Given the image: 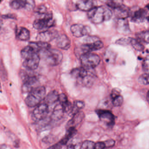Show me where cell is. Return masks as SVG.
<instances>
[{
    "label": "cell",
    "mask_w": 149,
    "mask_h": 149,
    "mask_svg": "<svg viewBox=\"0 0 149 149\" xmlns=\"http://www.w3.org/2000/svg\"><path fill=\"white\" fill-rule=\"evenodd\" d=\"M92 69H88L84 67L73 69L70 74L77 80L80 85L87 88H90L95 82V75L91 72Z\"/></svg>",
    "instance_id": "1"
},
{
    "label": "cell",
    "mask_w": 149,
    "mask_h": 149,
    "mask_svg": "<svg viewBox=\"0 0 149 149\" xmlns=\"http://www.w3.org/2000/svg\"><path fill=\"white\" fill-rule=\"evenodd\" d=\"M112 14V12L109 7L100 6L93 7L88 12L87 15L92 23L98 24L110 19Z\"/></svg>",
    "instance_id": "2"
},
{
    "label": "cell",
    "mask_w": 149,
    "mask_h": 149,
    "mask_svg": "<svg viewBox=\"0 0 149 149\" xmlns=\"http://www.w3.org/2000/svg\"><path fill=\"white\" fill-rule=\"evenodd\" d=\"M103 47V43L98 37L95 36H88L86 38L85 43L77 47L75 49V53L77 56L80 57L84 54L99 50Z\"/></svg>",
    "instance_id": "3"
},
{
    "label": "cell",
    "mask_w": 149,
    "mask_h": 149,
    "mask_svg": "<svg viewBox=\"0 0 149 149\" xmlns=\"http://www.w3.org/2000/svg\"><path fill=\"white\" fill-rule=\"evenodd\" d=\"M23 84L22 87V91L23 93H29L33 90L39 86V81L37 76L29 73L28 71L22 70L20 72Z\"/></svg>",
    "instance_id": "4"
},
{
    "label": "cell",
    "mask_w": 149,
    "mask_h": 149,
    "mask_svg": "<svg viewBox=\"0 0 149 149\" xmlns=\"http://www.w3.org/2000/svg\"><path fill=\"white\" fill-rule=\"evenodd\" d=\"M46 90L44 86H40L33 90L25 99V102L29 107H36L45 98Z\"/></svg>",
    "instance_id": "5"
},
{
    "label": "cell",
    "mask_w": 149,
    "mask_h": 149,
    "mask_svg": "<svg viewBox=\"0 0 149 149\" xmlns=\"http://www.w3.org/2000/svg\"><path fill=\"white\" fill-rule=\"evenodd\" d=\"M43 58L48 65L56 66L59 65L61 62L63 55L58 49L50 48L43 52Z\"/></svg>",
    "instance_id": "6"
},
{
    "label": "cell",
    "mask_w": 149,
    "mask_h": 149,
    "mask_svg": "<svg viewBox=\"0 0 149 149\" xmlns=\"http://www.w3.org/2000/svg\"><path fill=\"white\" fill-rule=\"evenodd\" d=\"M82 67L88 69H93L98 66L101 61V59L98 55L89 53L84 54L80 57Z\"/></svg>",
    "instance_id": "7"
},
{
    "label": "cell",
    "mask_w": 149,
    "mask_h": 149,
    "mask_svg": "<svg viewBox=\"0 0 149 149\" xmlns=\"http://www.w3.org/2000/svg\"><path fill=\"white\" fill-rule=\"evenodd\" d=\"M54 21L53 18V14L51 12L41 15V17L37 18L34 22V28L38 30L50 28L54 25Z\"/></svg>",
    "instance_id": "8"
},
{
    "label": "cell",
    "mask_w": 149,
    "mask_h": 149,
    "mask_svg": "<svg viewBox=\"0 0 149 149\" xmlns=\"http://www.w3.org/2000/svg\"><path fill=\"white\" fill-rule=\"evenodd\" d=\"M96 113L101 121L109 127H112L115 124V118L112 112L109 110H97Z\"/></svg>",
    "instance_id": "9"
},
{
    "label": "cell",
    "mask_w": 149,
    "mask_h": 149,
    "mask_svg": "<svg viewBox=\"0 0 149 149\" xmlns=\"http://www.w3.org/2000/svg\"><path fill=\"white\" fill-rule=\"evenodd\" d=\"M49 112L48 104L44 103L39 104L33 111V115L35 120L41 121L46 118Z\"/></svg>",
    "instance_id": "10"
},
{
    "label": "cell",
    "mask_w": 149,
    "mask_h": 149,
    "mask_svg": "<svg viewBox=\"0 0 149 149\" xmlns=\"http://www.w3.org/2000/svg\"><path fill=\"white\" fill-rule=\"evenodd\" d=\"M70 31L75 37H81L89 34L91 29L88 26L80 24H75L70 27Z\"/></svg>",
    "instance_id": "11"
},
{
    "label": "cell",
    "mask_w": 149,
    "mask_h": 149,
    "mask_svg": "<svg viewBox=\"0 0 149 149\" xmlns=\"http://www.w3.org/2000/svg\"><path fill=\"white\" fill-rule=\"evenodd\" d=\"M40 56L39 54H36L33 55L25 59L23 65L27 70L33 71L38 68L40 63Z\"/></svg>",
    "instance_id": "12"
},
{
    "label": "cell",
    "mask_w": 149,
    "mask_h": 149,
    "mask_svg": "<svg viewBox=\"0 0 149 149\" xmlns=\"http://www.w3.org/2000/svg\"><path fill=\"white\" fill-rule=\"evenodd\" d=\"M131 21L136 23H140L143 22L147 18V12L143 8H137L134 11H131Z\"/></svg>",
    "instance_id": "13"
},
{
    "label": "cell",
    "mask_w": 149,
    "mask_h": 149,
    "mask_svg": "<svg viewBox=\"0 0 149 149\" xmlns=\"http://www.w3.org/2000/svg\"><path fill=\"white\" fill-rule=\"evenodd\" d=\"M58 36V33L56 30H47L39 33L36 39L38 41L49 43Z\"/></svg>",
    "instance_id": "14"
},
{
    "label": "cell",
    "mask_w": 149,
    "mask_h": 149,
    "mask_svg": "<svg viewBox=\"0 0 149 149\" xmlns=\"http://www.w3.org/2000/svg\"><path fill=\"white\" fill-rule=\"evenodd\" d=\"M113 10L114 14L117 19H126L130 17V10L123 4Z\"/></svg>",
    "instance_id": "15"
},
{
    "label": "cell",
    "mask_w": 149,
    "mask_h": 149,
    "mask_svg": "<svg viewBox=\"0 0 149 149\" xmlns=\"http://www.w3.org/2000/svg\"><path fill=\"white\" fill-rule=\"evenodd\" d=\"M56 45L59 48L63 50H67L71 46V41L67 35L62 34L56 38Z\"/></svg>",
    "instance_id": "16"
},
{
    "label": "cell",
    "mask_w": 149,
    "mask_h": 149,
    "mask_svg": "<svg viewBox=\"0 0 149 149\" xmlns=\"http://www.w3.org/2000/svg\"><path fill=\"white\" fill-rule=\"evenodd\" d=\"M116 29L118 33L127 34L131 32L128 21L126 19H117Z\"/></svg>",
    "instance_id": "17"
},
{
    "label": "cell",
    "mask_w": 149,
    "mask_h": 149,
    "mask_svg": "<svg viewBox=\"0 0 149 149\" xmlns=\"http://www.w3.org/2000/svg\"><path fill=\"white\" fill-rule=\"evenodd\" d=\"M84 118V114L82 111H80L73 116L72 118L69 121L67 125V129L74 127L75 128L81 123Z\"/></svg>",
    "instance_id": "18"
},
{
    "label": "cell",
    "mask_w": 149,
    "mask_h": 149,
    "mask_svg": "<svg viewBox=\"0 0 149 149\" xmlns=\"http://www.w3.org/2000/svg\"><path fill=\"white\" fill-rule=\"evenodd\" d=\"M15 35L18 40L27 41L29 40L30 34L29 30L24 27H19L15 30Z\"/></svg>",
    "instance_id": "19"
},
{
    "label": "cell",
    "mask_w": 149,
    "mask_h": 149,
    "mask_svg": "<svg viewBox=\"0 0 149 149\" xmlns=\"http://www.w3.org/2000/svg\"><path fill=\"white\" fill-rule=\"evenodd\" d=\"M94 3L91 0H80L77 1L76 7L81 11H88L92 9L94 7Z\"/></svg>",
    "instance_id": "20"
},
{
    "label": "cell",
    "mask_w": 149,
    "mask_h": 149,
    "mask_svg": "<svg viewBox=\"0 0 149 149\" xmlns=\"http://www.w3.org/2000/svg\"><path fill=\"white\" fill-rule=\"evenodd\" d=\"M29 45L33 47L38 53L41 52H44L49 49L51 47L50 44L47 42H29Z\"/></svg>",
    "instance_id": "21"
},
{
    "label": "cell",
    "mask_w": 149,
    "mask_h": 149,
    "mask_svg": "<svg viewBox=\"0 0 149 149\" xmlns=\"http://www.w3.org/2000/svg\"><path fill=\"white\" fill-rule=\"evenodd\" d=\"M59 102L64 112H67L71 110L72 106L70 103L69 102L67 95L65 94L61 93L59 95Z\"/></svg>",
    "instance_id": "22"
},
{
    "label": "cell",
    "mask_w": 149,
    "mask_h": 149,
    "mask_svg": "<svg viewBox=\"0 0 149 149\" xmlns=\"http://www.w3.org/2000/svg\"><path fill=\"white\" fill-rule=\"evenodd\" d=\"M36 54H39V53L33 47L30 46L29 44L25 47L21 51L22 56L24 59H27Z\"/></svg>",
    "instance_id": "23"
},
{
    "label": "cell",
    "mask_w": 149,
    "mask_h": 149,
    "mask_svg": "<svg viewBox=\"0 0 149 149\" xmlns=\"http://www.w3.org/2000/svg\"><path fill=\"white\" fill-rule=\"evenodd\" d=\"M59 95L56 91L49 92L45 98V102L47 104H53L59 101Z\"/></svg>",
    "instance_id": "24"
},
{
    "label": "cell",
    "mask_w": 149,
    "mask_h": 149,
    "mask_svg": "<svg viewBox=\"0 0 149 149\" xmlns=\"http://www.w3.org/2000/svg\"><path fill=\"white\" fill-rule=\"evenodd\" d=\"M64 112L62 107L61 105L60 104H58L56 106L54 109V111L51 116V119L52 120L56 121L60 120L63 116V113Z\"/></svg>",
    "instance_id": "25"
},
{
    "label": "cell",
    "mask_w": 149,
    "mask_h": 149,
    "mask_svg": "<svg viewBox=\"0 0 149 149\" xmlns=\"http://www.w3.org/2000/svg\"><path fill=\"white\" fill-rule=\"evenodd\" d=\"M76 132L77 130L75 128L71 127V128L67 129L66 135L60 141V143L62 145H66L68 142L69 140L76 134Z\"/></svg>",
    "instance_id": "26"
},
{
    "label": "cell",
    "mask_w": 149,
    "mask_h": 149,
    "mask_svg": "<svg viewBox=\"0 0 149 149\" xmlns=\"http://www.w3.org/2000/svg\"><path fill=\"white\" fill-rule=\"evenodd\" d=\"M84 106H85V104L83 101H79V100L75 101L73 106H72L70 113L73 116L75 114L81 111L80 110L83 109Z\"/></svg>",
    "instance_id": "27"
},
{
    "label": "cell",
    "mask_w": 149,
    "mask_h": 149,
    "mask_svg": "<svg viewBox=\"0 0 149 149\" xmlns=\"http://www.w3.org/2000/svg\"><path fill=\"white\" fill-rule=\"evenodd\" d=\"M27 1L26 0H14L10 2V6L15 9H19L22 8L25 9Z\"/></svg>",
    "instance_id": "28"
},
{
    "label": "cell",
    "mask_w": 149,
    "mask_h": 149,
    "mask_svg": "<svg viewBox=\"0 0 149 149\" xmlns=\"http://www.w3.org/2000/svg\"><path fill=\"white\" fill-rule=\"evenodd\" d=\"M116 54L111 50H107L105 51L104 56V59L105 62L108 63H113L116 60Z\"/></svg>",
    "instance_id": "29"
},
{
    "label": "cell",
    "mask_w": 149,
    "mask_h": 149,
    "mask_svg": "<svg viewBox=\"0 0 149 149\" xmlns=\"http://www.w3.org/2000/svg\"><path fill=\"white\" fill-rule=\"evenodd\" d=\"M136 36L139 40L145 43H149V30L138 33Z\"/></svg>",
    "instance_id": "30"
},
{
    "label": "cell",
    "mask_w": 149,
    "mask_h": 149,
    "mask_svg": "<svg viewBox=\"0 0 149 149\" xmlns=\"http://www.w3.org/2000/svg\"><path fill=\"white\" fill-rule=\"evenodd\" d=\"M130 45L138 51H142L144 49V47L138 39L131 38Z\"/></svg>",
    "instance_id": "31"
},
{
    "label": "cell",
    "mask_w": 149,
    "mask_h": 149,
    "mask_svg": "<svg viewBox=\"0 0 149 149\" xmlns=\"http://www.w3.org/2000/svg\"><path fill=\"white\" fill-rule=\"evenodd\" d=\"M111 100L112 101V105L115 107L121 106L123 104L124 101L123 97L121 95L111 99Z\"/></svg>",
    "instance_id": "32"
},
{
    "label": "cell",
    "mask_w": 149,
    "mask_h": 149,
    "mask_svg": "<svg viewBox=\"0 0 149 149\" xmlns=\"http://www.w3.org/2000/svg\"><path fill=\"white\" fill-rule=\"evenodd\" d=\"M138 82L142 85H146L149 84V74L144 73L141 75L138 78Z\"/></svg>",
    "instance_id": "33"
},
{
    "label": "cell",
    "mask_w": 149,
    "mask_h": 149,
    "mask_svg": "<svg viewBox=\"0 0 149 149\" xmlns=\"http://www.w3.org/2000/svg\"><path fill=\"white\" fill-rule=\"evenodd\" d=\"M95 143L90 140H86L82 144L80 149H95Z\"/></svg>",
    "instance_id": "34"
},
{
    "label": "cell",
    "mask_w": 149,
    "mask_h": 149,
    "mask_svg": "<svg viewBox=\"0 0 149 149\" xmlns=\"http://www.w3.org/2000/svg\"><path fill=\"white\" fill-rule=\"evenodd\" d=\"M142 67L145 73L149 74V56H147L144 59L142 63Z\"/></svg>",
    "instance_id": "35"
},
{
    "label": "cell",
    "mask_w": 149,
    "mask_h": 149,
    "mask_svg": "<svg viewBox=\"0 0 149 149\" xmlns=\"http://www.w3.org/2000/svg\"><path fill=\"white\" fill-rule=\"evenodd\" d=\"M122 1H109L106 2V5L109 7L114 9L122 5Z\"/></svg>",
    "instance_id": "36"
},
{
    "label": "cell",
    "mask_w": 149,
    "mask_h": 149,
    "mask_svg": "<svg viewBox=\"0 0 149 149\" xmlns=\"http://www.w3.org/2000/svg\"><path fill=\"white\" fill-rule=\"evenodd\" d=\"M131 38H120L116 41V43L122 46H128L130 45Z\"/></svg>",
    "instance_id": "37"
},
{
    "label": "cell",
    "mask_w": 149,
    "mask_h": 149,
    "mask_svg": "<svg viewBox=\"0 0 149 149\" xmlns=\"http://www.w3.org/2000/svg\"><path fill=\"white\" fill-rule=\"evenodd\" d=\"M36 12L38 13L39 15H42L47 13V8L44 5H40L37 7L35 9Z\"/></svg>",
    "instance_id": "38"
},
{
    "label": "cell",
    "mask_w": 149,
    "mask_h": 149,
    "mask_svg": "<svg viewBox=\"0 0 149 149\" xmlns=\"http://www.w3.org/2000/svg\"><path fill=\"white\" fill-rule=\"evenodd\" d=\"M35 7V2L33 0H28L27 1L25 9L28 10H31L33 9Z\"/></svg>",
    "instance_id": "39"
},
{
    "label": "cell",
    "mask_w": 149,
    "mask_h": 149,
    "mask_svg": "<svg viewBox=\"0 0 149 149\" xmlns=\"http://www.w3.org/2000/svg\"><path fill=\"white\" fill-rule=\"evenodd\" d=\"M121 95V91L119 89L117 88H113L111 91V93L110 95V98L111 99L116 97L117 96Z\"/></svg>",
    "instance_id": "40"
},
{
    "label": "cell",
    "mask_w": 149,
    "mask_h": 149,
    "mask_svg": "<svg viewBox=\"0 0 149 149\" xmlns=\"http://www.w3.org/2000/svg\"><path fill=\"white\" fill-rule=\"evenodd\" d=\"M104 142L106 148H109L113 147L115 145V143H116L115 140L113 139H109L104 141Z\"/></svg>",
    "instance_id": "41"
},
{
    "label": "cell",
    "mask_w": 149,
    "mask_h": 149,
    "mask_svg": "<svg viewBox=\"0 0 149 149\" xmlns=\"http://www.w3.org/2000/svg\"><path fill=\"white\" fill-rule=\"evenodd\" d=\"M106 148L104 142H98L95 143V149H104Z\"/></svg>",
    "instance_id": "42"
},
{
    "label": "cell",
    "mask_w": 149,
    "mask_h": 149,
    "mask_svg": "<svg viewBox=\"0 0 149 149\" xmlns=\"http://www.w3.org/2000/svg\"><path fill=\"white\" fill-rule=\"evenodd\" d=\"M62 146L61 143L60 142H59V143L50 146L49 148H48L47 149H61Z\"/></svg>",
    "instance_id": "43"
},
{
    "label": "cell",
    "mask_w": 149,
    "mask_h": 149,
    "mask_svg": "<svg viewBox=\"0 0 149 149\" xmlns=\"http://www.w3.org/2000/svg\"><path fill=\"white\" fill-rule=\"evenodd\" d=\"M2 17L4 19H7V18H10V19H15V15H14L12 14H7L6 15H2Z\"/></svg>",
    "instance_id": "44"
},
{
    "label": "cell",
    "mask_w": 149,
    "mask_h": 149,
    "mask_svg": "<svg viewBox=\"0 0 149 149\" xmlns=\"http://www.w3.org/2000/svg\"><path fill=\"white\" fill-rule=\"evenodd\" d=\"M67 149H75V146L73 144H70L67 146Z\"/></svg>",
    "instance_id": "45"
},
{
    "label": "cell",
    "mask_w": 149,
    "mask_h": 149,
    "mask_svg": "<svg viewBox=\"0 0 149 149\" xmlns=\"http://www.w3.org/2000/svg\"><path fill=\"white\" fill-rule=\"evenodd\" d=\"M147 100H148V102H149V90L148 91V92H147Z\"/></svg>",
    "instance_id": "46"
},
{
    "label": "cell",
    "mask_w": 149,
    "mask_h": 149,
    "mask_svg": "<svg viewBox=\"0 0 149 149\" xmlns=\"http://www.w3.org/2000/svg\"><path fill=\"white\" fill-rule=\"evenodd\" d=\"M146 8H147V9H149V3L148 4V5H146Z\"/></svg>",
    "instance_id": "47"
},
{
    "label": "cell",
    "mask_w": 149,
    "mask_h": 149,
    "mask_svg": "<svg viewBox=\"0 0 149 149\" xmlns=\"http://www.w3.org/2000/svg\"><path fill=\"white\" fill-rule=\"evenodd\" d=\"M147 20H148V22H149V15H148V16H147Z\"/></svg>",
    "instance_id": "48"
}]
</instances>
